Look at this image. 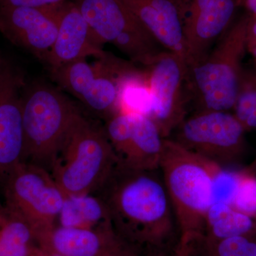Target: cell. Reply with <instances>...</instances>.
<instances>
[{"mask_svg": "<svg viewBox=\"0 0 256 256\" xmlns=\"http://www.w3.org/2000/svg\"><path fill=\"white\" fill-rule=\"evenodd\" d=\"M156 171L118 164L94 193L107 206L116 234L142 256L168 252L178 242L174 210Z\"/></svg>", "mask_w": 256, "mask_h": 256, "instance_id": "6da1fadb", "label": "cell"}, {"mask_svg": "<svg viewBox=\"0 0 256 256\" xmlns=\"http://www.w3.org/2000/svg\"><path fill=\"white\" fill-rule=\"evenodd\" d=\"M220 165L164 138L160 170L180 238L198 240L205 234L207 213L214 202V175Z\"/></svg>", "mask_w": 256, "mask_h": 256, "instance_id": "7a4b0ae2", "label": "cell"}, {"mask_svg": "<svg viewBox=\"0 0 256 256\" xmlns=\"http://www.w3.org/2000/svg\"><path fill=\"white\" fill-rule=\"evenodd\" d=\"M118 164L104 128L77 116L54 158L50 173L68 196L96 193Z\"/></svg>", "mask_w": 256, "mask_h": 256, "instance_id": "3957f363", "label": "cell"}, {"mask_svg": "<svg viewBox=\"0 0 256 256\" xmlns=\"http://www.w3.org/2000/svg\"><path fill=\"white\" fill-rule=\"evenodd\" d=\"M248 20L244 16L234 24L204 60L188 68V92L196 112L233 109L247 52Z\"/></svg>", "mask_w": 256, "mask_h": 256, "instance_id": "277c9868", "label": "cell"}, {"mask_svg": "<svg viewBox=\"0 0 256 256\" xmlns=\"http://www.w3.org/2000/svg\"><path fill=\"white\" fill-rule=\"evenodd\" d=\"M22 105L25 162L50 172L56 154L80 111L62 92L44 82L28 88L22 96Z\"/></svg>", "mask_w": 256, "mask_h": 256, "instance_id": "5b68a950", "label": "cell"}, {"mask_svg": "<svg viewBox=\"0 0 256 256\" xmlns=\"http://www.w3.org/2000/svg\"><path fill=\"white\" fill-rule=\"evenodd\" d=\"M137 70L130 64L108 54L90 64L76 60L50 72L56 84L89 110L108 119L120 111V96L126 79Z\"/></svg>", "mask_w": 256, "mask_h": 256, "instance_id": "8992f818", "label": "cell"}, {"mask_svg": "<svg viewBox=\"0 0 256 256\" xmlns=\"http://www.w3.org/2000/svg\"><path fill=\"white\" fill-rule=\"evenodd\" d=\"M4 202L28 222L40 244L57 226L66 195L50 172L23 162L4 185Z\"/></svg>", "mask_w": 256, "mask_h": 256, "instance_id": "52a82bcc", "label": "cell"}, {"mask_svg": "<svg viewBox=\"0 0 256 256\" xmlns=\"http://www.w3.org/2000/svg\"><path fill=\"white\" fill-rule=\"evenodd\" d=\"M97 42L114 44L134 63L148 66L166 50L122 0H72Z\"/></svg>", "mask_w": 256, "mask_h": 256, "instance_id": "ba28073f", "label": "cell"}, {"mask_svg": "<svg viewBox=\"0 0 256 256\" xmlns=\"http://www.w3.org/2000/svg\"><path fill=\"white\" fill-rule=\"evenodd\" d=\"M146 68L152 105L149 117L162 138H168L188 114V67L182 58L164 50Z\"/></svg>", "mask_w": 256, "mask_h": 256, "instance_id": "9c48e42d", "label": "cell"}, {"mask_svg": "<svg viewBox=\"0 0 256 256\" xmlns=\"http://www.w3.org/2000/svg\"><path fill=\"white\" fill-rule=\"evenodd\" d=\"M104 130L120 166L137 171L160 170L164 138L150 117L120 111L107 119Z\"/></svg>", "mask_w": 256, "mask_h": 256, "instance_id": "30bf717a", "label": "cell"}, {"mask_svg": "<svg viewBox=\"0 0 256 256\" xmlns=\"http://www.w3.org/2000/svg\"><path fill=\"white\" fill-rule=\"evenodd\" d=\"M174 140L188 150L222 166L238 152L245 129L226 111L196 112L175 130Z\"/></svg>", "mask_w": 256, "mask_h": 256, "instance_id": "8fae6325", "label": "cell"}, {"mask_svg": "<svg viewBox=\"0 0 256 256\" xmlns=\"http://www.w3.org/2000/svg\"><path fill=\"white\" fill-rule=\"evenodd\" d=\"M236 0H193L184 13L186 63L188 68L200 64L210 54L233 20Z\"/></svg>", "mask_w": 256, "mask_h": 256, "instance_id": "7c38bea8", "label": "cell"}, {"mask_svg": "<svg viewBox=\"0 0 256 256\" xmlns=\"http://www.w3.org/2000/svg\"><path fill=\"white\" fill-rule=\"evenodd\" d=\"M20 76L5 66L0 82V185L25 162L26 146L24 130Z\"/></svg>", "mask_w": 256, "mask_h": 256, "instance_id": "4fadbf2b", "label": "cell"}, {"mask_svg": "<svg viewBox=\"0 0 256 256\" xmlns=\"http://www.w3.org/2000/svg\"><path fill=\"white\" fill-rule=\"evenodd\" d=\"M48 9L58 26L56 38L46 62L50 72L88 57L100 58L107 55L72 0Z\"/></svg>", "mask_w": 256, "mask_h": 256, "instance_id": "5bb4252c", "label": "cell"}, {"mask_svg": "<svg viewBox=\"0 0 256 256\" xmlns=\"http://www.w3.org/2000/svg\"><path fill=\"white\" fill-rule=\"evenodd\" d=\"M57 31L56 20L48 8L0 6V33L45 64Z\"/></svg>", "mask_w": 256, "mask_h": 256, "instance_id": "9a60e30c", "label": "cell"}, {"mask_svg": "<svg viewBox=\"0 0 256 256\" xmlns=\"http://www.w3.org/2000/svg\"><path fill=\"white\" fill-rule=\"evenodd\" d=\"M37 245L62 256H128L139 254L114 228L84 229L57 225Z\"/></svg>", "mask_w": 256, "mask_h": 256, "instance_id": "2e32d148", "label": "cell"}, {"mask_svg": "<svg viewBox=\"0 0 256 256\" xmlns=\"http://www.w3.org/2000/svg\"><path fill=\"white\" fill-rule=\"evenodd\" d=\"M122 1L165 50L186 62L184 12L176 0Z\"/></svg>", "mask_w": 256, "mask_h": 256, "instance_id": "e0dca14e", "label": "cell"}, {"mask_svg": "<svg viewBox=\"0 0 256 256\" xmlns=\"http://www.w3.org/2000/svg\"><path fill=\"white\" fill-rule=\"evenodd\" d=\"M57 225L84 229L114 228L107 206L94 194L66 196Z\"/></svg>", "mask_w": 256, "mask_h": 256, "instance_id": "ac0fdd59", "label": "cell"}, {"mask_svg": "<svg viewBox=\"0 0 256 256\" xmlns=\"http://www.w3.org/2000/svg\"><path fill=\"white\" fill-rule=\"evenodd\" d=\"M35 242L28 222L0 202V256H28Z\"/></svg>", "mask_w": 256, "mask_h": 256, "instance_id": "d6986e66", "label": "cell"}, {"mask_svg": "<svg viewBox=\"0 0 256 256\" xmlns=\"http://www.w3.org/2000/svg\"><path fill=\"white\" fill-rule=\"evenodd\" d=\"M254 228L252 217L235 210L232 205L215 202L207 213L205 236L226 239L245 236Z\"/></svg>", "mask_w": 256, "mask_h": 256, "instance_id": "ffe728a7", "label": "cell"}, {"mask_svg": "<svg viewBox=\"0 0 256 256\" xmlns=\"http://www.w3.org/2000/svg\"><path fill=\"white\" fill-rule=\"evenodd\" d=\"M234 116L246 130L256 128V68L244 67L239 82Z\"/></svg>", "mask_w": 256, "mask_h": 256, "instance_id": "44dd1931", "label": "cell"}, {"mask_svg": "<svg viewBox=\"0 0 256 256\" xmlns=\"http://www.w3.org/2000/svg\"><path fill=\"white\" fill-rule=\"evenodd\" d=\"M195 256H256V242L245 236L216 240L203 236L195 244Z\"/></svg>", "mask_w": 256, "mask_h": 256, "instance_id": "7402d4cb", "label": "cell"}, {"mask_svg": "<svg viewBox=\"0 0 256 256\" xmlns=\"http://www.w3.org/2000/svg\"><path fill=\"white\" fill-rule=\"evenodd\" d=\"M240 175L218 166L214 175V202L232 204L240 181Z\"/></svg>", "mask_w": 256, "mask_h": 256, "instance_id": "603a6c76", "label": "cell"}, {"mask_svg": "<svg viewBox=\"0 0 256 256\" xmlns=\"http://www.w3.org/2000/svg\"><path fill=\"white\" fill-rule=\"evenodd\" d=\"M235 210L249 216L256 215V180L254 178H240L238 188L232 202Z\"/></svg>", "mask_w": 256, "mask_h": 256, "instance_id": "cb8c5ba5", "label": "cell"}, {"mask_svg": "<svg viewBox=\"0 0 256 256\" xmlns=\"http://www.w3.org/2000/svg\"><path fill=\"white\" fill-rule=\"evenodd\" d=\"M66 1L68 0H0V6H23L45 9Z\"/></svg>", "mask_w": 256, "mask_h": 256, "instance_id": "d4e9b609", "label": "cell"}, {"mask_svg": "<svg viewBox=\"0 0 256 256\" xmlns=\"http://www.w3.org/2000/svg\"><path fill=\"white\" fill-rule=\"evenodd\" d=\"M196 240L180 238L178 244L171 250L146 256H195V244Z\"/></svg>", "mask_w": 256, "mask_h": 256, "instance_id": "484cf974", "label": "cell"}, {"mask_svg": "<svg viewBox=\"0 0 256 256\" xmlns=\"http://www.w3.org/2000/svg\"><path fill=\"white\" fill-rule=\"evenodd\" d=\"M28 256H62L56 252L48 250L46 248L40 246L38 245H35L32 248L31 252Z\"/></svg>", "mask_w": 256, "mask_h": 256, "instance_id": "4316f807", "label": "cell"}, {"mask_svg": "<svg viewBox=\"0 0 256 256\" xmlns=\"http://www.w3.org/2000/svg\"><path fill=\"white\" fill-rule=\"evenodd\" d=\"M245 6L250 16L256 18V0H245Z\"/></svg>", "mask_w": 256, "mask_h": 256, "instance_id": "83f0119b", "label": "cell"}, {"mask_svg": "<svg viewBox=\"0 0 256 256\" xmlns=\"http://www.w3.org/2000/svg\"><path fill=\"white\" fill-rule=\"evenodd\" d=\"M5 66L3 62L0 60V82H1L3 74H4Z\"/></svg>", "mask_w": 256, "mask_h": 256, "instance_id": "f1b7e54d", "label": "cell"}, {"mask_svg": "<svg viewBox=\"0 0 256 256\" xmlns=\"http://www.w3.org/2000/svg\"><path fill=\"white\" fill-rule=\"evenodd\" d=\"M128 256H142L140 255L139 254H131V255Z\"/></svg>", "mask_w": 256, "mask_h": 256, "instance_id": "f546056e", "label": "cell"}, {"mask_svg": "<svg viewBox=\"0 0 256 256\" xmlns=\"http://www.w3.org/2000/svg\"><path fill=\"white\" fill-rule=\"evenodd\" d=\"M255 67H256V64H255Z\"/></svg>", "mask_w": 256, "mask_h": 256, "instance_id": "4dcf8cb0", "label": "cell"}]
</instances>
